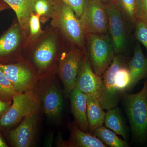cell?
Wrapping results in <instances>:
<instances>
[{"instance_id":"cell-7","label":"cell","mask_w":147,"mask_h":147,"mask_svg":"<svg viewBox=\"0 0 147 147\" xmlns=\"http://www.w3.org/2000/svg\"><path fill=\"white\" fill-rule=\"evenodd\" d=\"M85 52V50L74 48L64 54L61 58L58 71L67 96L70 95L75 87Z\"/></svg>"},{"instance_id":"cell-6","label":"cell","mask_w":147,"mask_h":147,"mask_svg":"<svg viewBox=\"0 0 147 147\" xmlns=\"http://www.w3.org/2000/svg\"><path fill=\"white\" fill-rule=\"evenodd\" d=\"M108 17V33L112 39L115 55L123 53L127 43L126 20L116 1L106 5Z\"/></svg>"},{"instance_id":"cell-31","label":"cell","mask_w":147,"mask_h":147,"mask_svg":"<svg viewBox=\"0 0 147 147\" xmlns=\"http://www.w3.org/2000/svg\"><path fill=\"white\" fill-rule=\"evenodd\" d=\"M8 147L7 144H6L5 142L3 140L2 137L0 135V147Z\"/></svg>"},{"instance_id":"cell-24","label":"cell","mask_w":147,"mask_h":147,"mask_svg":"<svg viewBox=\"0 0 147 147\" xmlns=\"http://www.w3.org/2000/svg\"><path fill=\"white\" fill-rule=\"evenodd\" d=\"M115 86L119 92H122L128 88L130 82V75L128 68L125 65L116 72L115 77Z\"/></svg>"},{"instance_id":"cell-32","label":"cell","mask_w":147,"mask_h":147,"mask_svg":"<svg viewBox=\"0 0 147 147\" xmlns=\"http://www.w3.org/2000/svg\"><path fill=\"white\" fill-rule=\"evenodd\" d=\"M100 1H101L102 2L103 4H104L105 5H107L110 3L115 1V0H100Z\"/></svg>"},{"instance_id":"cell-4","label":"cell","mask_w":147,"mask_h":147,"mask_svg":"<svg viewBox=\"0 0 147 147\" xmlns=\"http://www.w3.org/2000/svg\"><path fill=\"white\" fill-rule=\"evenodd\" d=\"M12 105L0 118V125L8 127L34 113H37L40 102L32 91L18 93L13 98Z\"/></svg>"},{"instance_id":"cell-1","label":"cell","mask_w":147,"mask_h":147,"mask_svg":"<svg viewBox=\"0 0 147 147\" xmlns=\"http://www.w3.org/2000/svg\"><path fill=\"white\" fill-rule=\"evenodd\" d=\"M59 1L53 6L52 26L60 31L74 48L85 51L86 35L80 19L68 6Z\"/></svg>"},{"instance_id":"cell-23","label":"cell","mask_w":147,"mask_h":147,"mask_svg":"<svg viewBox=\"0 0 147 147\" xmlns=\"http://www.w3.org/2000/svg\"><path fill=\"white\" fill-rule=\"evenodd\" d=\"M40 17L34 12L30 16L29 22V36L28 43L33 42L44 34L41 29L40 22Z\"/></svg>"},{"instance_id":"cell-18","label":"cell","mask_w":147,"mask_h":147,"mask_svg":"<svg viewBox=\"0 0 147 147\" xmlns=\"http://www.w3.org/2000/svg\"><path fill=\"white\" fill-rule=\"evenodd\" d=\"M23 34L19 24H16L0 37V57L9 55L18 48Z\"/></svg>"},{"instance_id":"cell-3","label":"cell","mask_w":147,"mask_h":147,"mask_svg":"<svg viewBox=\"0 0 147 147\" xmlns=\"http://www.w3.org/2000/svg\"><path fill=\"white\" fill-rule=\"evenodd\" d=\"M86 49L93 70L101 76L112 63L115 54L108 33L86 35Z\"/></svg>"},{"instance_id":"cell-27","label":"cell","mask_w":147,"mask_h":147,"mask_svg":"<svg viewBox=\"0 0 147 147\" xmlns=\"http://www.w3.org/2000/svg\"><path fill=\"white\" fill-rule=\"evenodd\" d=\"M53 8L48 0H37L34 6V11L40 17H51Z\"/></svg>"},{"instance_id":"cell-15","label":"cell","mask_w":147,"mask_h":147,"mask_svg":"<svg viewBox=\"0 0 147 147\" xmlns=\"http://www.w3.org/2000/svg\"><path fill=\"white\" fill-rule=\"evenodd\" d=\"M12 8L16 13L18 24L24 35L29 30L30 16L34 12V6L37 0H3Z\"/></svg>"},{"instance_id":"cell-2","label":"cell","mask_w":147,"mask_h":147,"mask_svg":"<svg viewBox=\"0 0 147 147\" xmlns=\"http://www.w3.org/2000/svg\"><path fill=\"white\" fill-rule=\"evenodd\" d=\"M123 100L133 139L137 143H144L147 140V79L139 92L125 93Z\"/></svg>"},{"instance_id":"cell-16","label":"cell","mask_w":147,"mask_h":147,"mask_svg":"<svg viewBox=\"0 0 147 147\" xmlns=\"http://www.w3.org/2000/svg\"><path fill=\"white\" fill-rule=\"evenodd\" d=\"M43 109L48 117L57 118L60 115L63 107L62 96L55 86H52L47 90L42 98Z\"/></svg>"},{"instance_id":"cell-10","label":"cell","mask_w":147,"mask_h":147,"mask_svg":"<svg viewBox=\"0 0 147 147\" xmlns=\"http://www.w3.org/2000/svg\"><path fill=\"white\" fill-rule=\"evenodd\" d=\"M37 113L24 118L16 128L9 131L11 142L16 147H29L34 143L36 132Z\"/></svg>"},{"instance_id":"cell-9","label":"cell","mask_w":147,"mask_h":147,"mask_svg":"<svg viewBox=\"0 0 147 147\" xmlns=\"http://www.w3.org/2000/svg\"><path fill=\"white\" fill-rule=\"evenodd\" d=\"M102 85V78L94 71L88 56L85 50L74 88L88 96H94L98 99L101 93Z\"/></svg>"},{"instance_id":"cell-29","label":"cell","mask_w":147,"mask_h":147,"mask_svg":"<svg viewBox=\"0 0 147 147\" xmlns=\"http://www.w3.org/2000/svg\"><path fill=\"white\" fill-rule=\"evenodd\" d=\"M136 17L147 24V0H137Z\"/></svg>"},{"instance_id":"cell-5","label":"cell","mask_w":147,"mask_h":147,"mask_svg":"<svg viewBox=\"0 0 147 147\" xmlns=\"http://www.w3.org/2000/svg\"><path fill=\"white\" fill-rule=\"evenodd\" d=\"M79 18L85 35L90 33H108L106 5L100 0H86L84 10Z\"/></svg>"},{"instance_id":"cell-14","label":"cell","mask_w":147,"mask_h":147,"mask_svg":"<svg viewBox=\"0 0 147 147\" xmlns=\"http://www.w3.org/2000/svg\"><path fill=\"white\" fill-rule=\"evenodd\" d=\"M88 95L74 88L70 94L71 110L79 128L88 132V122L87 116Z\"/></svg>"},{"instance_id":"cell-13","label":"cell","mask_w":147,"mask_h":147,"mask_svg":"<svg viewBox=\"0 0 147 147\" xmlns=\"http://www.w3.org/2000/svg\"><path fill=\"white\" fill-rule=\"evenodd\" d=\"M130 82L127 90L133 88L142 79L147 77V59L142 51L140 43L136 44L133 57L129 63Z\"/></svg>"},{"instance_id":"cell-30","label":"cell","mask_w":147,"mask_h":147,"mask_svg":"<svg viewBox=\"0 0 147 147\" xmlns=\"http://www.w3.org/2000/svg\"><path fill=\"white\" fill-rule=\"evenodd\" d=\"M7 105L5 102L0 100V113L4 111L7 108Z\"/></svg>"},{"instance_id":"cell-26","label":"cell","mask_w":147,"mask_h":147,"mask_svg":"<svg viewBox=\"0 0 147 147\" xmlns=\"http://www.w3.org/2000/svg\"><path fill=\"white\" fill-rule=\"evenodd\" d=\"M134 26V37L146 48L147 55V24L140 20H137Z\"/></svg>"},{"instance_id":"cell-19","label":"cell","mask_w":147,"mask_h":147,"mask_svg":"<svg viewBox=\"0 0 147 147\" xmlns=\"http://www.w3.org/2000/svg\"><path fill=\"white\" fill-rule=\"evenodd\" d=\"M104 123L106 127L121 135L125 140L127 139L125 126L119 108L115 107L107 110L105 114Z\"/></svg>"},{"instance_id":"cell-11","label":"cell","mask_w":147,"mask_h":147,"mask_svg":"<svg viewBox=\"0 0 147 147\" xmlns=\"http://www.w3.org/2000/svg\"><path fill=\"white\" fill-rule=\"evenodd\" d=\"M36 44L34 51L33 59L36 65L45 69L52 63L58 49L57 38L52 34L42 36Z\"/></svg>"},{"instance_id":"cell-12","label":"cell","mask_w":147,"mask_h":147,"mask_svg":"<svg viewBox=\"0 0 147 147\" xmlns=\"http://www.w3.org/2000/svg\"><path fill=\"white\" fill-rule=\"evenodd\" d=\"M0 69L9 79L17 93L28 89L31 84L33 75L28 69L20 64H0Z\"/></svg>"},{"instance_id":"cell-21","label":"cell","mask_w":147,"mask_h":147,"mask_svg":"<svg viewBox=\"0 0 147 147\" xmlns=\"http://www.w3.org/2000/svg\"><path fill=\"white\" fill-rule=\"evenodd\" d=\"M94 135L107 146L111 147H127L129 146L126 140H122L117 134L111 129L102 126L93 132Z\"/></svg>"},{"instance_id":"cell-17","label":"cell","mask_w":147,"mask_h":147,"mask_svg":"<svg viewBox=\"0 0 147 147\" xmlns=\"http://www.w3.org/2000/svg\"><path fill=\"white\" fill-rule=\"evenodd\" d=\"M97 98L88 96L87 100V116L88 122V131L93 133L95 129L103 126L105 113Z\"/></svg>"},{"instance_id":"cell-25","label":"cell","mask_w":147,"mask_h":147,"mask_svg":"<svg viewBox=\"0 0 147 147\" xmlns=\"http://www.w3.org/2000/svg\"><path fill=\"white\" fill-rule=\"evenodd\" d=\"M17 93L9 79L0 69V96L4 98H13Z\"/></svg>"},{"instance_id":"cell-20","label":"cell","mask_w":147,"mask_h":147,"mask_svg":"<svg viewBox=\"0 0 147 147\" xmlns=\"http://www.w3.org/2000/svg\"><path fill=\"white\" fill-rule=\"evenodd\" d=\"M74 143L77 146L81 147H106L102 141L94 135L85 132L78 127L73 131Z\"/></svg>"},{"instance_id":"cell-22","label":"cell","mask_w":147,"mask_h":147,"mask_svg":"<svg viewBox=\"0 0 147 147\" xmlns=\"http://www.w3.org/2000/svg\"><path fill=\"white\" fill-rule=\"evenodd\" d=\"M127 23L135 26L137 0H115Z\"/></svg>"},{"instance_id":"cell-28","label":"cell","mask_w":147,"mask_h":147,"mask_svg":"<svg viewBox=\"0 0 147 147\" xmlns=\"http://www.w3.org/2000/svg\"><path fill=\"white\" fill-rule=\"evenodd\" d=\"M68 6L73 11L78 18H80L84 10L86 0H60Z\"/></svg>"},{"instance_id":"cell-33","label":"cell","mask_w":147,"mask_h":147,"mask_svg":"<svg viewBox=\"0 0 147 147\" xmlns=\"http://www.w3.org/2000/svg\"><path fill=\"white\" fill-rule=\"evenodd\" d=\"M4 9V8L3 7L1 6H0V12L1 11H2Z\"/></svg>"},{"instance_id":"cell-8","label":"cell","mask_w":147,"mask_h":147,"mask_svg":"<svg viewBox=\"0 0 147 147\" xmlns=\"http://www.w3.org/2000/svg\"><path fill=\"white\" fill-rule=\"evenodd\" d=\"M124 65L120 54L116 55L112 63L103 73L102 90L98 100L105 110L115 108L118 104L121 92L115 86V77L116 72Z\"/></svg>"}]
</instances>
